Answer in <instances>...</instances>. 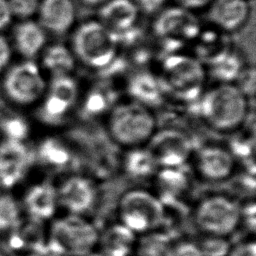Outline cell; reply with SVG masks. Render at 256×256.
I'll use <instances>...</instances> for the list:
<instances>
[{"label": "cell", "mask_w": 256, "mask_h": 256, "mask_svg": "<svg viewBox=\"0 0 256 256\" xmlns=\"http://www.w3.org/2000/svg\"><path fill=\"white\" fill-rule=\"evenodd\" d=\"M247 102L243 92L229 83L218 85L200 100V113L214 129L229 131L238 127L246 116Z\"/></svg>", "instance_id": "6da1fadb"}, {"label": "cell", "mask_w": 256, "mask_h": 256, "mask_svg": "<svg viewBox=\"0 0 256 256\" xmlns=\"http://www.w3.org/2000/svg\"><path fill=\"white\" fill-rule=\"evenodd\" d=\"M0 91L15 107H29L40 102L47 85L39 66L31 59L10 64L0 75Z\"/></svg>", "instance_id": "7a4b0ae2"}, {"label": "cell", "mask_w": 256, "mask_h": 256, "mask_svg": "<svg viewBox=\"0 0 256 256\" xmlns=\"http://www.w3.org/2000/svg\"><path fill=\"white\" fill-rule=\"evenodd\" d=\"M98 239V232L90 222L71 214L52 223L47 247L59 256H85L94 250Z\"/></svg>", "instance_id": "3957f363"}, {"label": "cell", "mask_w": 256, "mask_h": 256, "mask_svg": "<svg viewBox=\"0 0 256 256\" xmlns=\"http://www.w3.org/2000/svg\"><path fill=\"white\" fill-rule=\"evenodd\" d=\"M117 46L114 34L99 21L82 24L73 37L76 56L85 65L95 69L105 68L114 60Z\"/></svg>", "instance_id": "277c9868"}, {"label": "cell", "mask_w": 256, "mask_h": 256, "mask_svg": "<svg viewBox=\"0 0 256 256\" xmlns=\"http://www.w3.org/2000/svg\"><path fill=\"white\" fill-rule=\"evenodd\" d=\"M155 120L149 110L137 102L116 107L109 119V131L115 141L138 146L154 134Z\"/></svg>", "instance_id": "5b68a950"}, {"label": "cell", "mask_w": 256, "mask_h": 256, "mask_svg": "<svg viewBox=\"0 0 256 256\" xmlns=\"http://www.w3.org/2000/svg\"><path fill=\"white\" fill-rule=\"evenodd\" d=\"M162 70L165 86L176 97L190 101L200 96L205 71L197 59L173 54L164 60Z\"/></svg>", "instance_id": "8992f818"}, {"label": "cell", "mask_w": 256, "mask_h": 256, "mask_svg": "<svg viewBox=\"0 0 256 256\" xmlns=\"http://www.w3.org/2000/svg\"><path fill=\"white\" fill-rule=\"evenodd\" d=\"M122 224L137 232H148L163 221L164 208L161 201L145 190H131L119 202Z\"/></svg>", "instance_id": "52a82bcc"}, {"label": "cell", "mask_w": 256, "mask_h": 256, "mask_svg": "<svg viewBox=\"0 0 256 256\" xmlns=\"http://www.w3.org/2000/svg\"><path fill=\"white\" fill-rule=\"evenodd\" d=\"M241 211L231 199L212 196L203 200L196 210L198 226L213 236L224 237L232 233L240 222Z\"/></svg>", "instance_id": "ba28073f"}, {"label": "cell", "mask_w": 256, "mask_h": 256, "mask_svg": "<svg viewBox=\"0 0 256 256\" xmlns=\"http://www.w3.org/2000/svg\"><path fill=\"white\" fill-rule=\"evenodd\" d=\"M155 34L166 44L177 47L187 40L197 38L200 23L194 13L184 7H170L162 11L153 25Z\"/></svg>", "instance_id": "9c48e42d"}, {"label": "cell", "mask_w": 256, "mask_h": 256, "mask_svg": "<svg viewBox=\"0 0 256 256\" xmlns=\"http://www.w3.org/2000/svg\"><path fill=\"white\" fill-rule=\"evenodd\" d=\"M77 95V83L70 75L54 76L40 100V118L46 123L60 122L72 109Z\"/></svg>", "instance_id": "30bf717a"}, {"label": "cell", "mask_w": 256, "mask_h": 256, "mask_svg": "<svg viewBox=\"0 0 256 256\" xmlns=\"http://www.w3.org/2000/svg\"><path fill=\"white\" fill-rule=\"evenodd\" d=\"M147 150L158 166L164 168L180 167L190 156V139L177 130H162L154 133L148 140Z\"/></svg>", "instance_id": "8fae6325"}, {"label": "cell", "mask_w": 256, "mask_h": 256, "mask_svg": "<svg viewBox=\"0 0 256 256\" xmlns=\"http://www.w3.org/2000/svg\"><path fill=\"white\" fill-rule=\"evenodd\" d=\"M57 204V191L48 181L32 185L26 191L22 201V207L29 218L38 222L52 217Z\"/></svg>", "instance_id": "7c38bea8"}, {"label": "cell", "mask_w": 256, "mask_h": 256, "mask_svg": "<svg viewBox=\"0 0 256 256\" xmlns=\"http://www.w3.org/2000/svg\"><path fill=\"white\" fill-rule=\"evenodd\" d=\"M208 17L220 30L235 31L242 27L249 17L247 0H213Z\"/></svg>", "instance_id": "4fadbf2b"}, {"label": "cell", "mask_w": 256, "mask_h": 256, "mask_svg": "<svg viewBox=\"0 0 256 256\" xmlns=\"http://www.w3.org/2000/svg\"><path fill=\"white\" fill-rule=\"evenodd\" d=\"M58 202L73 214L87 211L94 202L95 191L91 182L83 177L67 179L57 191Z\"/></svg>", "instance_id": "5bb4252c"}, {"label": "cell", "mask_w": 256, "mask_h": 256, "mask_svg": "<svg viewBox=\"0 0 256 256\" xmlns=\"http://www.w3.org/2000/svg\"><path fill=\"white\" fill-rule=\"evenodd\" d=\"M37 12L42 28L56 34L68 31L75 20V8L71 0H42Z\"/></svg>", "instance_id": "9a60e30c"}, {"label": "cell", "mask_w": 256, "mask_h": 256, "mask_svg": "<svg viewBox=\"0 0 256 256\" xmlns=\"http://www.w3.org/2000/svg\"><path fill=\"white\" fill-rule=\"evenodd\" d=\"M28 158L23 143L5 141L0 148V183L10 186L19 181L26 171Z\"/></svg>", "instance_id": "2e32d148"}, {"label": "cell", "mask_w": 256, "mask_h": 256, "mask_svg": "<svg viewBox=\"0 0 256 256\" xmlns=\"http://www.w3.org/2000/svg\"><path fill=\"white\" fill-rule=\"evenodd\" d=\"M138 11L131 0H107L100 8L99 22L112 33H118L135 25Z\"/></svg>", "instance_id": "e0dca14e"}, {"label": "cell", "mask_w": 256, "mask_h": 256, "mask_svg": "<svg viewBox=\"0 0 256 256\" xmlns=\"http://www.w3.org/2000/svg\"><path fill=\"white\" fill-rule=\"evenodd\" d=\"M197 165L205 178L221 180L231 174L234 161L228 151L220 147H206L198 153Z\"/></svg>", "instance_id": "ac0fdd59"}, {"label": "cell", "mask_w": 256, "mask_h": 256, "mask_svg": "<svg viewBox=\"0 0 256 256\" xmlns=\"http://www.w3.org/2000/svg\"><path fill=\"white\" fill-rule=\"evenodd\" d=\"M46 42L45 31L39 23L26 20L20 23L14 31V45L18 53L25 59L36 57Z\"/></svg>", "instance_id": "d6986e66"}, {"label": "cell", "mask_w": 256, "mask_h": 256, "mask_svg": "<svg viewBox=\"0 0 256 256\" xmlns=\"http://www.w3.org/2000/svg\"><path fill=\"white\" fill-rule=\"evenodd\" d=\"M101 253L106 256H128L136 243L135 233L123 224H116L108 229L98 239Z\"/></svg>", "instance_id": "ffe728a7"}, {"label": "cell", "mask_w": 256, "mask_h": 256, "mask_svg": "<svg viewBox=\"0 0 256 256\" xmlns=\"http://www.w3.org/2000/svg\"><path fill=\"white\" fill-rule=\"evenodd\" d=\"M128 92L142 105L156 106L162 101V86L150 73L142 72L132 76L128 83Z\"/></svg>", "instance_id": "44dd1931"}, {"label": "cell", "mask_w": 256, "mask_h": 256, "mask_svg": "<svg viewBox=\"0 0 256 256\" xmlns=\"http://www.w3.org/2000/svg\"><path fill=\"white\" fill-rule=\"evenodd\" d=\"M74 56L72 52L61 44L48 47L42 56V65L54 77L69 75L74 68Z\"/></svg>", "instance_id": "7402d4cb"}, {"label": "cell", "mask_w": 256, "mask_h": 256, "mask_svg": "<svg viewBox=\"0 0 256 256\" xmlns=\"http://www.w3.org/2000/svg\"><path fill=\"white\" fill-rule=\"evenodd\" d=\"M173 246L168 234L152 232L141 237L135 243L134 250L136 256H170Z\"/></svg>", "instance_id": "603a6c76"}, {"label": "cell", "mask_w": 256, "mask_h": 256, "mask_svg": "<svg viewBox=\"0 0 256 256\" xmlns=\"http://www.w3.org/2000/svg\"><path fill=\"white\" fill-rule=\"evenodd\" d=\"M158 165L147 149H134L125 158L126 171L134 177L144 178L152 175Z\"/></svg>", "instance_id": "cb8c5ba5"}, {"label": "cell", "mask_w": 256, "mask_h": 256, "mask_svg": "<svg viewBox=\"0 0 256 256\" xmlns=\"http://www.w3.org/2000/svg\"><path fill=\"white\" fill-rule=\"evenodd\" d=\"M18 200L8 192L0 194V233H9L21 223V208Z\"/></svg>", "instance_id": "d4e9b609"}, {"label": "cell", "mask_w": 256, "mask_h": 256, "mask_svg": "<svg viewBox=\"0 0 256 256\" xmlns=\"http://www.w3.org/2000/svg\"><path fill=\"white\" fill-rule=\"evenodd\" d=\"M37 155L43 164L50 167H63L70 161L68 149L53 138H47L39 145Z\"/></svg>", "instance_id": "484cf974"}, {"label": "cell", "mask_w": 256, "mask_h": 256, "mask_svg": "<svg viewBox=\"0 0 256 256\" xmlns=\"http://www.w3.org/2000/svg\"><path fill=\"white\" fill-rule=\"evenodd\" d=\"M210 66L212 75L224 83H228L239 77L242 69L239 57L230 52L211 61Z\"/></svg>", "instance_id": "4316f807"}, {"label": "cell", "mask_w": 256, "mask_h": 256, "mask_svg": "<svg viewBox=\"0 0 256 256\" xmlns=\"http://www.w3.org/2000/svg\"><path fill=\"white\" fill-rule=\"evenodd\" d=\"M0 132L5 141L22 143L29 134V126L26 120L19 115L10 114L0 121Z\"/></svg>", "instance_id": "83f0119b"}, {"label": "cell", "mask_w": 256, "mask_h": 256, "mask_svg": "<svg viewBox=\"0 0 256 256\" xmlns=\"http://www.w3.org/2000/svg\"><path fill=\"white\" fill-rule=\"evenodd\" d=\"M160 187L168 194H178L187 187L185 174L176 168H165L158 175Z\"/></svg>", "instance_id": "f1b7e54d"}, {"label": "cell", "mask_w": 256, "mask_h": 256, "mask_svg": "<svg viewBox=\"0 0 256 256\" xmlns=\"http://www.w3.org/2000/svg\"><path fill=\"white\" fill-rule=\"evenodd\" d=\"M197 246L202 256H227L231 248L224 237L213 235L203 239Z\"/></svg>", "instance_id": "f546056e"}, {"label": "cell", "mask_w": 256, "mask_h": 256, "mask_svg": "<svg viewBox=\"0 0 256 256\" xmlns=\"http://www.w3.org/2000/svg\"><path fill=\"white\" fill-rule=\"evenodd\" d=\"M13 16L28 19L33 16L39 8V0H8Z\"/></svg>", "instance_id": "4dcf8cb0"}, {"label": "cell", "mask_w": 256, "mask_h": 256, "mask_svg": "<svg viewBox=\"0 0 256 256\" xmlns=\"http://www.w3.org/2000/svg\"><path fill=\"white\" fill-rule=\"evenodd\" d=\"M12 59V48L8 40L0 35V75L10 66Z\"/></svg>", "instance_id": "1f68e13d"}, {"label": "cell", "mask_w": 256, "mask_h": 256, "mask_svg": "<svg viewBox=\"0 0 256 256\" xmlns=\"http://www.w3.org/2000/svg\"><path fill=\"white\" fill-rule=\"evenodd\" d=\"M170 256H202L197 244L190 242H183L174 245Z\"/></svg>", "instance_id": "d6a6232c"}, {"label": "cell", "mask_w": 256, "mask_h": 256, "mask_svg": "<svg viewBox=\"0 0 256 256\" xmlns=\"http://www.w3.org/2000/svg\"><path fill=\"white\" fill-rule=\"evenodd\" d=\"M227 256H256V245L253 241L239 243L230 248Z\"/></svg>", "instance_id": "836d02e7"}, {"label": "cell", "mask_w": 256, "mask_h": 256, "mask_svg": "<svg viewBox=\"0 0 256 256\" xmlns=\"http://www.w3.org/2000/svg\"><path fill=\"white\" fill-rule=\"evenodd\" d=\"M166 0H136V6L138 10L146 14H153L159 11Z\"/></svg>", "instance_id": "e575fe53"}, {"label": "cell", "mask_w": 256, "mask_h": 256, "mask_svg": "<svg viewBox=\"0 0 256 256\" xmlns=\"http://www.w3.org/2000/svg\"><path fill=\"white\" fill-rule=\"evenodd\" d=\"M13 18L8 0H0V31L5 29Z\"/></svg>", "instance_id": "d590c367"}, {"label": "cell", "mask_w": 256, "mask_h": 256, "mask_svg": "<svg viewBox=\"0 0 256 256\" xmlns=\"http://www.w3.org/2000/svg\"><path fill=\"white\" fill-rule=\"evenodd\" d=\"M181 7H184L189 10L200 9L209 5L213 0H176Z\"/></svg>", "instance_id": "8d00e7d4"}, {"label": "cell", "mask_w": 256, "mask_h": 256, "mask_svg": "<svg viewBox=\"0 0 256 256\" xmlns=\"http://www.w3.org/2000/svg\"><path fill=\"white\" fill-rule=\"evenodd\" d=\"M88 107H89V109L90 110H92V111H99V110H101L104 106H105V103L103 102V100H102V98L98 95V94H95L94 96H92L91 98H90V100H89V103H88V105H87Z\"/></svg>", "instance_id": "74e56055"}, {"label": "cell", "mask_w": 256, "mask_h": 256, "mask_svg": "<svg viewBox=\"0 0 256 256\" xmlns=\"http://www.w3.org/2000/svg\"><path fill=\"white\" fill-rule=\"evenodd\" d=\"M81 1L88 6H96V5L105 3L107 0H81Z\"/></svg>", "instance_id": "f35d334b"}, {"label": "cell", "mask_w": 256, "mask_h": 256, "mask_svg": "<svg viewBox=\"0 0 256 256\" xmlns=\"http://www.w3.org/2000/svg\"><path fill=\"white\" fill-rule=\"evenodd\" d=\"M85 256H106V255H104L103 253H101V252H90L89 254H87V255H85Z\"/></svg>", "instance_id": "ab89813d"}]
</instances>
